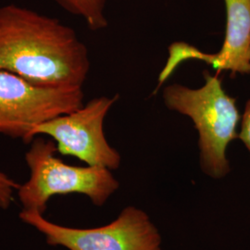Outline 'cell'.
I'll list each match as a JSON object with an SVG mask.
<instances>
[{
    "label": "cell",
    "mask_w": 250,
    "mask_h": 250,
    "mask_svg": "<svg viewBox=\"0 0 250 250\" xmlns=\"http://www.w3.org/2000/svg\"><path fill=\"white\" fill-rule=\"evenodd\" d=\"M89 53L72 27L16 4L0 7V71L38 86L80 88Z\"/></svg>",
    "instance_id": "1"
},
{
    "label": "cell",
    "mask_w": 250,
    "mask_h": 250,
    "mask_svg": "<svg viewBox=\"0 0 250 250\" xmlns=\"http://www.w3.org/2000/svg\"><path fill=\"white\" fill-rule=\"evenodd\" d=\"M226 29L224 43L215 54H207L184 42L169 46V58L159 77L160 88L181 63L198 60L210 65L218 72L250 74V0H224Z\"/></svg>",
    "instance_id": "7"
},
{
    "label": "cell",
    "mask_w": 250,
    "mask_h": 250,
    "mask_svg": "<svg viewBox=\"0 0 250 250\" xmlns=\"http://www.w3.org/2000/svg\"><path fill=\"white\" fill-rule=\"evenodd\" d=\"M238 138L245 145L250 155V99L247 102L241 117V127L238 133Z\"/></svg>",
    "instance_id": "10"
},
{
    "label": "cell",
    "mask_w": 250,
    "mask_h": 250,
    "mask_svg": "<svg viewBox=\"0 0 250 250\" xmlns=\"http://www.w3.org/2000/svg\"><path fill=\"white\" fill-rule=\"evenodd\" d=\"M205 84L197 89L173 83L163 90L166 107L192 120L198 133L200 168L213 179L225 177L231 167L227 159L229 144L238 138L241 121L235 99L223 87L222 79L203 72Z\"/></svg>",
    "instance_id": "2"
},
{
    "label": "cell",
    "mask_w": 250,
    "mask_h": 250,
    "mask_svg": "<svg viewBox=\"0 0 250 250\" xmlns=\"http://www.w3.org/2000/svg\"><path fill=\"white\" fill-rule=\"evenodd\" d=\"M21 220L45 236L50 246L68 250H162L161 236L144 210L129 206L116 219L96 228H72L54 224L44 214L21 210Z\"/></svg>",
    "instance_id": "4"
},
{
    "label": "cell",
    "mask_w": 250,
    "mask_h": 250,
    "mask_svg": "<svg viewBox=\"0 0 250 250\" xmlns=\"http://www.w3.org/2000/svg\"><path fill=\"white\" fill-rule=\"evenodd\" d=\"M83 99V87L38 86L0 71V134L31 143L36 125L79 108Z\"/></svg>",
    "instance_id": "6"
},
{
    "label": "cell",
    "mask_w": 250,
    "mask_h": 250,
    "mask_svg": "<svg viewBox=\"0 0 250 250\" xmlns=\"http://www.w3.org/2000/svg\"><path fill=\"white\" fill-rule=\"evenodd\" d=\"M18 183L0 171V208L7 209L13 200V194L18 190Z\"/></svg>",
    "instance_id": "9"
},
{
    "label": "cell",
    "mask_w": 250,
    "mask_h": 250,
    "mask_svg": "<svg viewBox=\"0 0 250 250\" xmlns=\"http://www.w3.org/2000/svg\"><path fill=\"white\" fill-rule=\"evenodd\" d=\"M65 11L83 19L92 31L107 26L105 15L107 0H54Z\"/></svg>",
    "instance_id": "8"
},
{
    "label": "cell",
    "mask_w": 250,
    "mask_h": 250,
    "mask_svg": "<svg viewBox=\"0 0 250 250\" xmlns=\"http://www.w3.org/2000/svg\"><path fill=\"white\" fill-rule=\"evenodd\" d=\"M118 99L119 95L91 99L73 111L36 125L31 139L33 141L39 135L48 136L56 144L57 152L62 156L74 157L88 166L117 170L122 157L107 142L104 121Z\"/></svg>",
    "instance_id": "5"
},
{
    "label": "cell",
    "mask_w": 250,
    "mask_h": 250,
    "mask_svg": "<svg viewBox=\"0 0 250 250\" xmlns=\"http://www.w3.org/2000/svg\"><path fill=\"white\" fill-rule=\"evenodd\" d=\"M56 144L36 136L25 154L30 170L28 181L20 185L17 195L23 210L44 214L48 200L57 195L81 194L102 207L119 188V182L107 168L72 166L57 154Z\"/></svg>",
    "instance_id": "3"
}]
</instances>
